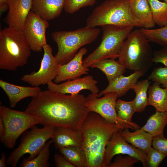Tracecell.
I'll list each match as a JSON object with an SVG mask.
<instances>
[{"mask_svg": "<svg viewBox=\"0 0 167 167\" xmlns=\"http://www.w3.org/2000/svg\"><path fill=\"white\" fill-rule=\"evenodd\" d=\"M155 24L161 27L167 25V2L148 0Z\"/></svg>", "mask_w": 167, "mask_h": 167, "instance_id": "obj_29", "label": "cell"}, {"mask_svg": "<svg viewBox=\"0 0 167 167\" xmlns=\"http://www.w3.org/2000/svg\"><path fill=\"white\" fill-rule=\"evenodd\" d=\"M167 125V111H156L149 117L145 125L140 128L154 137L163 134Z\"/></svg>", "mask_w": 167, "mask_h": 167, "instance_id": "obj_26", "label": "cell"}, {"mask_svg": "<svg viewBox=\"0 0 167 167\" xmlns=\"http://www.w3.org/2000/svg\"><path fill=\"white\" fill-rule=\"evenodd\" d=\"M54 160L57 167H75L61 154H55Z\"/></svg>", "mask_w": 167, "mask_h": 167, "instance_id": "obj_38", "label": "cell"}, {"mask_svg": "<svg viewBox=\"0 0 167 167\" xmlns=\"http://www.w3.org/2000/svg\"><path fill=\"white\" fill-rule=\"evenodd\" d=\"M120 134L127 142L146 154L151 147L154 136L141 128L133 132H130L129 128H125L120 132Z\"/></svg>", "mask_w": 167, "mask_h": 167, "instance_id": "obj_22", "label": "cell"}, {"mask_svg": "<svg viewBox=\"0 0 167 167\" xmlns=\"http://www.w3.org/2000/svg\"><path fill=\"white\" fill-rule=\"evenodd\" d=\"M101 27L103 35L101 42L83 60V65L85 67L88 68L93 63L102 60L118 58L124 42L134 27L112 25Z\"/></svg>", "mask_w": 167, "mask_h": 167, "instance_id": "obj_7", "label": "cell"}, {"mask_svg": "<svg viewBox=\"0 0 167 167\" xmlns=\"http://www.w3.org/2000/svg\"><path fill=\"white\" fill-rule=\"evenodd\" d=\"M33 0H7L8 11L4 21L8 27L23 30Z\"/></svg>", "mask_w": 167, "mask_h": 167, "instance_id": "obj_16", "label": "cell"}, {"mask_svg": "<svg viewBox=\"0 0 167 167\" xmlns=\"http://www.w3.org/2000/svg\"><path fill=\"white\" fill-rule=\"evenodd\" d=\"M56 148L71 146L82 148V133L81 130L65 127L55 128L51 138Z\"/></svg>", "mask_w": 167, "mask_h": 167, "instance_id": "obj_19", "label": "cell"}, {"mask_svg": "<svg viewBox=\"0 0 167 167\" xmlns=\"http://www.w3.org/2000/svg\"><path fill=\"white\" fill-rule=\"evenodd\" d=\"M53 143L51 139L45 144L40 152L34 158L28 160L27 158H24L20 165V167H48L50 164L49 162L50 155L49 148Z\"/></svg>", "mask_w": 167, "mask_h": 167, "instance_id": "obj_28", "label": "cell"}, {"mask_svg": "<svg viewBox=\"0 0 167 167\" xmlns=\"http://www.w3.org/2000/svg\"><path fill=\"white\" fill-rule=\"evenodd\" d=\"M28 131L25 132L18 147L14 150L7 158L6 164L16 167L21 157L29 154L27 158L31 160L35 157L41 151L47 141L51 139L55 127L44 126L39 128L34 125Z\"/></svg>", "mask_w": 167, "mask_h": 167, "instance_id": "obj_9", "label": "cell"}, {"mask_svg": "<svg viewBox=\"0 0 167 167\" xmlns=\"http://www.w3.org/2000/svg\"><path fill=\"white\" fill-rule=\"evenodd\" d=\"M96 0H65L64 10L65 12L72 14L80 9L87 6H92Z\"/></svg>", "mask_w": 167, "mask_h": 167, "instance_id": "obj_32", "label": "cell"}, {"mask_svg": "<svg viewBox=\"0 0 167 167\" xmlns=\"http://www.w3.org/2000/svg\"><path fill=\"white\" fill-rule=\"evenodd\" d=\"M128 128H140L137 124H117L105 120L98 114L90 112L83 123L82 148L87 159V167H105L106 146L113 135Z\"/></svg>", "mask_w": 167, "mask_h": 167, "instance_id": "obj_2", "label": "cell"}, {"mask_svg": "<svg viewBox=\"0 0 167 167\" xmlns=\"http://www.w3.org/2000/svg\"><path fill=\"white\" fill-rule=\"evenodd\" d=\"M148 79L157 82L164 87L167 88V67L154 68Z\"/></svg>", "mask_w": 167, "mask_h": 167, "instance_id": "obj_34", "label": "cell"}, {"mask_svg": "<svg viewBox=\"0 0 167 167\" xmlns=\"http://www.w3.org/2000/svg\"><path fill=\"white\" fill-rule=\"evenodd\" d=\"M0 117L5 127L4 135L0 138V141L8 149L14 147L18 138L27 130L40 124L38 119L33 115L4 105L0 106Z\"/></svg>", "mask_w": 167, "mask_h": 167, "instance_id": "obj_8", "label": "cell"}, {"mask_svg": "<svg viewBox=\"0 0 167 167\" xmlns=\"http://www.w3.org/2000/svg\"><path fill=\"white\" fill-rule=\"evenodd\" d=\"M49 24L31 11L28 15L22 31L31 50L41 52L43 46L47 44L45 36Z\"/></svg>", "mask_w": 167, "mask_h": 167, "instance_id": "obj_11", "label": "cell"}, {"mask_svg": "<svg viewBox=\"0 0 167 167\" xmlns=\"http://www.w3.org/2000/svg\"><path fill=\"white\" fill-rule=\"evenodd\" d=\"M97 83L92 76L88 75L58 84L51 81L49 82L47 85L48 90L56 93L76 94L83 90H88L91 93L98 94L99 90L96 85Z\"/></svg>", "mask_w": 167, "mask_h": 167, "instance_id": "obj_14", "label": "cell"}, {"mask_svg": "<svg viewBox=\"0 0 167 167\" xmlns=\"http://www.w3.org/2000/svg\"><path fill=\"white\" fill-rule=\"evenodd\" d=\"M144 75L141 71H136L127 76L121 75L109 83L107 87L98 94V97L110 92H116L118 97L122 96L131 89L139 78Z\"/></svg>", "mask_w": 167, "mask_h": 167, "instance_id": "obj_20", "label": "cell"}, {"mask_svg": "<svg viewBox=\"0 0 167 167\" xmlns=\"http://www.w3.org/2000/svg\"><path fill=\"white\" fill-rule=\"evenodd\" d=\"M121 132L115 133L106 146L105 150V167H108L115 156L120 154H126L134 157L142 163L143 167H148L146 153L143 151L129 143L121 136Z\"/></svg>", "mask_w": 167, "mask_h": 167, "instance_id": "obj_13", "label": "cell"}, {"mask_svg": "<svg viewBox=\"0 0 167 167\" xmlns=\"http://www.w3.org/2000/svg\"><path fill=\"white\" fill-rule=\"evenodd\" d=\"M152 62L156 64L162 63L167 67V46L153 51Z\"/></svg>", "mask_w": 167, "mask_h": 167, "instance_id": "obj_37", "label": "cell"}, {"mask_svg": "<svg viewBox=\"0 0 167 167\" xmlns=\"http://www.w3.org/2000/svg\"><path fill=\"white\" fill-rule=\"evenodd\" d=\"M150 83L148 79L143 80L137 82L131 88L135 93L132 100L135 112H143L149 105L147 93Z\"/></svg>", "mask_w": 167, "mask_h": 167, "instance_id": "obj_25", "label": "cell"}, {"mask_svg": "<svg viewBox=\"0 0 167 167\" xmlns=\"http://www.w3.org/2000/svg\"><path fill=\"white\" fill-rule=\"evenodd\" d=\"M100 32L99 28L85 26L74 31H56L53 32L51 37L58 48L54 56L59 65L69 62L82 46L95 41Z\"/></svg>", "mask_w": 167, "mask_h": 167, "instance_id": "obj_6", "label": "cell"}, {"mask_svg": "<svg viewBox=\"0 0 167 167\" xmlns=\"http://www.w3.org/2000/svg\"><path fill=\"white\" fill-rule=\"evenodd\" d=\"M140 30L149 42L158 44L163 47L167 46V25L158 28H143Z\"/></svg>", "mask_w": 167, "mask_h": 167, "instance_id": "obj_30", "label": "cell"}, {"mask_svg": "<svg viewBox=\"0 0 167 167\" xmlns=\"http://www.w3.org/2000/svg\"><path fill=\"white\" fill-rule=\"evenodd\" d=\"M131 15L141 24L142 27L150 29L156 24L148 0H129Z\"/></svg>", "mask_w": 167, "mask_h": 167, "instance_id": "obj_21", "label": "cell"}, {"mask_svg": "<svg viewBox=\"0 0 167 167\" xmlns=\"http://www.w3.org/2000/svg\"><path fill=\"white\" fill-rule=\"evenodd\" d=\"M25 111L36 117L44 126L76 130H80L90 112L83 95L64 94L48 89L41 91L32 98Z\"/></svg>", "mask_w": 167, "mask_h": 167, "instance_id": "obj_1", "label": "cell"}, {"mask_svg": "<svg viewBox=\"0 0 167 167\" xmlns=\"http://www.w3.org/2000/svg\"><path fill=\"white\" fill-rule=\"evenodd\" d=\"M129 0H106L95 7L86 20V26L95 28L106 25L142 27L131 15Z\"/></svg>", "mask_w": 167, "mask_h": 167, "instance_id": "obj_5", "label": "cell"}, {"mask_svg": "<svg viewBox=\"0 0 167 167\" xmlns=\"http://www.w3.org/2000/svg\"><path fill=\"white\" fill-rule=\"evenodd\" d=\"M0 87L7 95L10 106L14 108L22 99L28 97L33 98L41 91L38 87H25L19 86L0 79Z\"/></svg>", "mask_w": 167, "mask_h": 167, "instance_id": "obj_17", "label": "cell"}, {"mask_svg": "<svg viewBox=\"0 0 167 167\" xmlns=\"http://www.w3.org/2000/svg\"><path fill=\"white\" fill-rule=\"evenodd\" d=\"M166 156L167 155L160 152L153 147H151L147 154L148 167H158Z\"/></svg>", "mask_w": 167, "mask_h": 167, "instance_id": "obj_33", "label": "cell"}, {"mask_svg": "<svg viewBox=\"0 0 167 167\" xmlns=\"http://www.w3.org/2000/svg\"><path fill=\"white\" fill-rule=\"evenodd\" d=\"M63 155L75 167H87V159L82 148L78 146H71L59 149Z\"/></svg>", "mask_w": 167, "mask_h": 167, "instance_id": "obj_27", "label": "cell"}, {"mask_svg": "<svg viewBox=\"0 0 167 167\" xmlns=\"http://www.w3.org/2000/svg\"><path fill=\"white\" fill-rule=\"evenodd\" d=\"M98 94L91 93L86 97L87 105L89 112L98 114L111 123H126L120 120L117 115L116 105L118 97L117 93H107L101 98L98 97Z\"/></svg>", "mask_w": 167, "mask_h": 167, "instance_id": "obj_12", "label": "cell"}, {"mask_svg": "<svg viewBox=\"0 0 167 167\" xmlns=\"http://www.w3.org/2000/svg\"><path fill=\"white\" fill-rule=\"evenodd\" d=\"M140 29L132 30L124 43L118 61L126 69L144 75L152 65L153 52Z\"/></svg>", "mask_w": 167, "mask_h": 167, "instance_id": "obj_4", "label": "cell"}, {"mask_svg": "<svg viewBox=\"0 0 167 167\" xmlns=\"http://www.w3.org/2000/svg\"><path fill=\"white\" fill-rule=\"evenodd\" d=\"M31 50L21 30L8 27L0 30V69L15 71L26 65Z\"/></svg>", "mask_w": 167, "mask_h": 167, "instance_id": "obj_3", "label": "cell"}, {"mask_svg": "<svg viewBox=\"0 0 167 167\" xmlns=\"http://www.w3.org/2000/svg\"><path fill=\"white\" fill-rule=\"evenodd\" d=\"M140 161L132 156L127 155L123 157L118 155L116 156L113 162H111L108 167H133L134 165Z\"/></svg>", "mask_w": 167, "mask_h": 167, "instance_id": "obj_35", "label": "cell"}, {"mask_svg": "<svg viewBox=\"0 0 167 167\" xmlns=\"http://www.w3.org/2000/svg\"><path fill=\"white\" fill-rule=\"evenodd\" d=\"M65 0H33L31 11L42 19L49 21L59 16Z\"/></svg>", "mask_w": 167, "mask_h": 167, "instance_id": "obj_18", "label": "cell"}, {"mask_svg": "<svg viewBox=\"0 0 167 167\" xmlns=\"http://www.w3.org/2000/svg\"><path fill=\"white\" fill-rule=\"evenodd\" d=\"M152 145L160 152L167 155V138L164 134L154 136Z\"/></svg>", "mask_w": 167, "mask_h": 167, "instance_id": "obj_36", "label": "cell"}, {"mask_svg": "<svg viewBox=\"0 0 167 167\" xmlns=\"http://www.w3.org/2000/svg\"><path fill=\"white\" fill-rule=\"evenodd\" d=\"M160 84L155 81L148 90L149 105L154 107L156 111H167V88H163Z\"/></svg>", "mask_w": 167, "mask_h": 167, "instance_id": "obj_24", "label": "cell"}, {"mask_svg": "<svg viewBox=\"0 0 167 167\" xmlns=\"http://www.w3.org/2000/svg\"><path fill=\"white\" fill-rule=\"evenodd\" d=\"M6 154L3 152L1 154V158L0 160V167H6Z\"/></svg>", "mask_w": 167, "mask_h": 167, "instance_id": "obj_40", "label": "cell"}, {"mask_svg": "<svg viewBox=\"0 0 167 167\" xmlns=\"http://www.w3.org/2000/svg\"><path fill=\"white\" fill-rule=\"evenodd\" d=\"M44 55L39 70L23 76L20 80L33 87L47 84L57 75L59 64L52 54L51 46L46 44L43 47Z\"/></svg>", "mask_w": 167, "mask_h": 167, "instance_id": "obj_10", "label": "cell"}, {"mask_svg": "<svg viewBox=\"0 0 167 167\" xmlns=\"http://www.w3.org/2000/svg\"><path fill=\"white\" fill-rule=\"evenodd\" d=\"M88 50L85 47L80 49L75 57L67 63L59 65L57 76L54 83L58 84L62 82L80 78L83 75L87 74L88 68L83 64V58Z\"/></svg>", "mask_w": 167, "mask_h": 167, "instance_id": "obj_15", "label": "cell"}, {"mask_svg": "<svg viewBox=\"0 0 167 167\" xmlns=\"http://www.w3.org/2000/svg\"><path fill=\"white\" fill-rule=\"evenodd\" d=\"M90 67L97 68L101 71L106 76L109 83L123 75L126 69L118 61L109 58L96 62L92 64Z\"/></svg>", "mask_w": 167, "mask_h": 167, "instance_id": "obj_23", "label": "cell"}, {"mask_svg": "<svg viewBox=\"0 0 167 167\" xmlns=\"http://www.w3.org/2000/svg\"><path fill=\"white\" fill-rule=\"evenodd\" d=\"M163 0L165 2H167V0Z\"/></svg>", "mask_w": 167, "mask_h": 167, "instance_id": "obj_42", "label": "cell"}, {"mask_svg": "<svg viewBox=\"0 0 167 167\" xmlns=\"http://www.w3.org/2000/svg\"><path fill=\"white\" fill-rule=\"evenodd\" d=\"M116 110L118 118L123 122L132 124H136L133 122L132 118L135 112L133 101H125L120 99L117 100Z\"/></svg>", "mask_w": 167, "mask_h": 167, "instance_id": "obj_31", "label": "cell"}, {"mask_svg": "<svg viewBox=\"0 0 167 167\" xmlns=\"http://www.w3.org/2000/svg\"><path fill=\"white\" fill-rule=\"evenodd\" d=\"M6 1L7 0H0V12L1 15L8 9V6L6 3Z\"/></svg>", "mask_w": 167, "mask_h": 167, "instance_id": "obj_39", "label": "cell"}, {"mask_svg": "<svg viewBox=\"0 0 167 167\" xmlns=\"http://www.w3.org/2000/svg\"><path fill=\"white\" fill-rule=\"evenodd\" d=\"M5 127L4 123L2 118L0 117V137H2L4 135Z\"/></svg>", "mask_w": 167, "mask_h": 167, "instance_id": "obj_41", "label": "cell"}]
</instances>
